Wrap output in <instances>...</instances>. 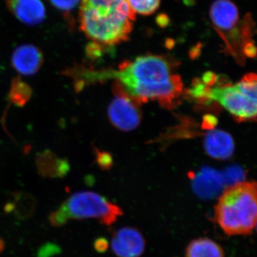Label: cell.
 Masks as SVG:
<instances>
[{
  "mask_svg": "<svg viewBox=\"0 0 257 257\" xmlns=\"http://www.w3.org/2000/svg\"><path fill=\"white\" fill-rule=\"evenodd\" d=\"M99 79L114 78L126 94L138 104L157 101L165 108L177 105L183 93V83L173 72L172 64L165 57L146 55L125 61L117 70L94 72Z\"/></svg>",
  "mask_w": 257,
  "mask_h": 257,
  "instance_id": "obj_1",
  "label": "cell"
},
{
  "mask_svg": "<svg viewBox=\"0 0 257 257\" xmlns=\"http://www.w3.org/2000/svg\"><path fill=\"white\" fill-rule=\"evenodd\" d=\"M79 19L88 38L113 46L128 40L136 16L127 0H82Z\"/></svg>",
  "mask_w": 257,
  "mask_h": 257,
  "instance_id": "obj_2",
  "label": "cell"
},
{
  "mask_svg": "<svg viewBox=\"0 0 257 257\" xmlns=\"http://www.w3.org/2000/svg\"><path fill=\"white\" fill-rule=\"evenodd\" d=\"M257 79L256 74L243 76L239 82L205 83L202 79L195 80L190 94L202 104L216 101L222 106L234 119L241 121H255L256 119Z\"/></svg>",
  "mask_w": 257,
  "mask_h": 257,
  "instance_id": "obj_3",
  "label": "cell"
},
{
  "mask_svg": "<svg viewBox=\"0 0 257 257\" xmlns=\"http://www.w3.org/2000/svg\"><path fill=\"white\" fill-rule=\"evenodd\" d=\"M214 218L229 236L252 234L257 218L256 182H238L225 189L214 208Z\"/></svg>",
  "mask_w": 257,
  "mask_h": 257,
  "instance_id": "obj_4",
  "label": "cell"
},
{
  "mask_svg": "<svg viewBox=\"0 0 257 257\" xmlns=\"http://www.w3.org/2000/svg\"><path fill=\"white\" fill-rule=\"evenodd\" d=\"M123 215V210L106 198L93 192H79L70 196L50 214L54 226H62L71 219H96L101 224L110 226Z\"/></svg>",
  "mask_w": 257,
  "mask_h": 257,
  "instance_id": "obj_5",
  "label": "cell"
},
{
  "mask_svg": "<svg viewBox=\"0 0 257 257\" xmlns=\"http://www.w3.org/2000/svg\"><path fill=\"white\" fill-rule=\"evenodd\" d=\"M210 18L230 55L238 63L244 64L243 47L248 42L252 41L251 18L246 17L241 29H236L239 23V11L230 0H216L211 7Z\"/></svg>",
  "mask_w": 257,
  "mask_h": 257,
  "instance_id": "obj_6",
  "label": "cell"
},
{
  "mask_svg": "<svg viewBox=\"0 0 257 257\" xmlns=\"http://www.w3.org/2000/svg\"><path fill=\"white\" fill-rule=\"evenodd\" d=\"M114 98L108 108V115L111 124L121 131L128 132L138 127L141 122L140 104L114 82Z\"/></svg>",
  "mask_w": 257,
  "mask_h": 257,
  "instance_id": "obj_7",
  "label": "cell"
},
{
  "mask_svg": "<svg viewBox=\"0 0 257 257\" xmlns=\"http://www.w3.org/2000/svg\"><path fill=\"white\" fill-rule=\"evenodd\" d=\"M111 248L117 257H140L145 248L143 235L134 228H121L113 235Z\"/></svg>",
  "mask_w": 257,
  "mask_h": 257,
  "instance_id": "obj_8",
  "label": "cell"
},
{
  "mask_svg": "<svg viewBox=\"0 0 257 257\" xmlns=\"http://www.w3.org/2000/svg\"><path fill=\"white\" fill-rule=\"evenodd\" d=\"M43 62L44 57L41 50L32 45L18 47L12 55L13 67L23 75L37 73Z\"/></svg>",
  "mask_w": 257,
  "mask_h": 257,
  "instance_id": "obj_9",
  "label": "cell"
},
{
  "mask_svg": "<svg viewBox=\"0 0 257 257\" xmlns=\"http://www.w3.org/2000/svg\"><path fill=\"white\" fill-rule=\"evenodd\" d=\"M6 5L12 14L26 25H37L45 20L46 11L41 0H6Z\"/></svg>",
  "mask_w": 257,
  "mask_h": 257,
  "instance_id": "obj_10",
  "label": "cell"
},
{
  "mask_svg": "<svg viewBox=\"0 0 257 257\" xmlns=\"http://www.w3.org/2000/svg\"><path fill=\"white\" fill-rule=\"evenodd\" d=\"M204 148L208 155L213 158L227 160L234 152V141L229 134L224 131H211L204 139Z\"/></svg>",
  "mask_w": 257,
  "mask_h": 257,
  "instance_id": "obj_11",
  "label": "cell"
},
{
  "mask_svg": "<svg viewBox=\"0 0 257 257\" xmlns=\"http://www.w3.org/2000/svg\"><path fill=\"white\" fill-rule=\"evenodd\" d=\"M37 165L40 173L47 177H63L69 170L67 160L58 158L50 151L42 152L37 157Z\"/></svg>",
  "mask_w": 257,
  "mask_h": 257,
  "instance_id": "obj_12",
  "label": "cell"
},
{
  "mask_svg": "<svg viewBox=\"0 0 257 257\" xmlns=\"http://www.w3.org/2000/svg\"><path fill=\"white\" fill-rule=\"evenodd\" d=\"M186 257H224V252L219 243L209 238L193 240L186 249Z\"/></svg>",
  "mask_w": 257,
  "mask_h": 257,
  "instance_id": "obj_13",
  "label": "cell"
},
{
  "mask_svg": "<svg viewBox=\"0 0 257 257\" xmlns=\"http://www.w3.org/2000/svg\"><path fill=\"white\" fill-rule=\"evenodd\" d=\"M32 89L20 78L13 79L10 88L9 97L12 103L18 106H25L32 96Z\"/></svg>",
  "mask_w": 257,
  "mask_h": 257,
  "instance_id": "obj_14",
  "label": "cell"
},
{
  "mask_svg": "<svg viewBox=\"0 0 257 257\" xmlns=\"http://www.w3.org/2000/svg\"><path fill=\"white\" fill-rule=\"evenodd\" d=\"M127 2L135 13L150 15L158 9L161 0H127Z\"/></svg>",
  "mask_w": 257,
  "mask_h": 257,
  "instance_id": "obj_15",
  "label": "cell"
},
{
  "mask_svg": "<svg viewBox=\"0 0 257 257\" xmlns=\"http://www.w3.org/2000/svg\"><path fill=\"white\" fill-rule=\"evenodd\" d=\"M51 5L62 13L68 14L73 11L80 0H48Z\"/></svg>",
  "mask_w": 257,
  "mask_h": 257,
  "instance_id": "obj_16",
  "label": "cell"
},
{
  "mask_svg": "<svg viewBox=\"0 0 257 257\" xmlns=\"http://www.w3.org/2000/svg\"><path fill=\"white\" fill-rule=\"evenodd\" d=\"M102 49L100 45L96 42H91L86 47V54L89 58L95 59L101 55Z\"/></svg>",
  "mask_w": 257,
  "mask_h": 257,
  "instance_id": "obj_17",
  "label": "cell"
},
{
  "mask_svg": "<svg viewBox=\"0 0 257 257\" xmlns=\"http://www.w3.org/2000/svg\"><path fill=\"white\" fill-rule=\"evenodd\" d=\"M243 54L245 58H254L256 55V49L253 41L248 42L245 45L243 49Z\"/></svg>",
  "mask_w": 257,
  "mask_h": 257,
  "instance_id": "obj_18",
  "label": "cell"
},
{
  "mask_svg": "<svg viewBox=\"0 0 257 257\" xmlns=\"http://www.w3.org/2000/svg\"><path fill=\"white\" fill-rule=\"evenodd\" d=\"M156 23L161 28H165L170 23V18L166 14H160L157 17Z\"/></svg>",
  "mask_w": 257,
  "mask_h": 257,
  "instance_id": "obj_19",
  "label": "cell"
},
{
  "mask_svg": "<svg viewBox=\"0 0 257 257\" xmlns=\"http://www.w3.org/2000/svg\"><path fill=\"white\" fill-rule=\"evenodd\" d=\"M111 161L107 154H99V156H98V162H99V165H100L101 167H102L103 168H108L109 165H110Z\"/></svg>",
  "mask_w": 257,
  "mask_h": 257,
  "instance_id": "obj_20",
  "label": "cell"
},
{
  "mask_svg": "<svg viewBox=\"0 0 257 257\" xmlns=\"http://www.w3.org/2000/svg\"><path fill=\"white\" fill-rule=\"evenodd\" d=\"M108 243L106 242V240L100 239L96 240L94 247L98 251H105L106 248H107Z\"/></svg>",
  "mask_w": 257,
  "mask_h": 257,
  "instance_id": "obj_21",
  "label": "cell"
},
{
  "mask_svg": "<svg viewBox=\"0 0 257 257\" xmlns=\"http://www.w3.org/2000/svg\"><path fill=\"white\" fill-rule=\"evenodd\" d=\"M5 248V242L3 239H0V252L4 250Z\"/></svg>",
  "mask_w": 257,
  "mask_h": 257,
  "instance_id": "obj_22",
  "label": "cell"
},
{
  "mask_svg": "<svg viewBox=\"0 0 257 257\" xmlns=\"http://www.w3.org/2000/svg\"><path fill=\"white\" fill-rule=\"evenodd\" d=\"M173 43H174V42H173V40H167V45L168 47L172 46V45H173Z\"/></svg>",
  "mask_w": 257,
  "mask_h": 257,
  "instance_id": "obj_23",
  "label": "cell"
}]
</instances>
